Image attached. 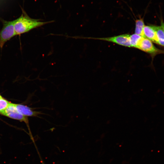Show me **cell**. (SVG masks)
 Returning <instances> with one entry per match:
<instances>
[{
	"label": "cell",
	"instance_id": "6da1fadb",
	"mask_svg": "<svg viewBox=\"0 0 164 164\" xmlns=\"http://www.w3.org/2000/svg\"><path fill=\"white\" fill-rule=\"evenodd\" d=\"M53 22L41 21L39 19H32L26 14H22L19 18L14 20L15 32L16 35H20Z\"/></svg>",
	"mask_w": 164,
	"mask_h": 164
},
{
	"label": "cell",
	"instance_id": "7a4b0ae2",
	"mask_svg": "<svg viewBox=\"0 0 164 164\" xmlns=\"http://www.w3.org/2000/svg\"><path fill=\"white\" fill-rule=\"evenodd\" d=\"M14 20L4 21L0 31V47L2 48L5 43L16 35L14 27Z\"/></svg>",
	"mask_w": 164,
	"mask_h": 164
},
{
	"label": "cell",
	"instance_id": "3957f363",
	"mask_svg": "<svg viewBox=\"0 0 164 164\" xmlns=\"http://www.w3.org/2000/svg\"><path fill=\"white\" fill-rule=\"evenodd\" d=\"M136 48L149 54L152 57L158 54L164 53V50L157 48L152 41L143 37L138 41Z\"/></svg>",
	"mask_w": 164,
	"mask_h": 164
},
{
	"label": "cell",
	"instance_id": "277c9868",
	"mask_svg": "<svg viewBox=\"0 0 164 164\" xmlns=\"http://www.w3.org/2000/svg\"><path fill=\"white\" fill-rule=\"evenodd\" d=\"M0 114L9 118L25 122L29 128V120L27 116L19 113L14 106V104L10 103L6 108L0 112Z\"/></svg>",
	"mask_w": 164,
	"mask_h": 164
},
{
	"label": "cell",
	"instance_id": "5b68a950",
	"mask_svg": "<svg viewBox=\"0 0 164 164\" xmlns=\"http://www.w3.org/2000/svg\"><path fill=\"white\" fill-rule=\"evenodd\" d=\"M130 35L123 34L117 36L104 38H87L99 39L111 42L122 46L132 47L130 39Z\"/></svg>",
	"mask_w": 164,
	"mask_h": 164
},
{
	"label": "cell",
	"instance_id": "8992f818",
	"mask_svg": "<svg viewBox=\"0 0 164 164\" xmlns=\"http://www.w3.org/2000/svg\"><path fill=\"white\" fill-rule=\"evenodd\" d=\"M14 105L17 111L25 116L38 117L39 115L43 114L41 111H34L32 108L26 106L14 104Z\"/></svg>",
	"mask_w": 164,
	"mask_h": 164
},
{
	"label": "cell",
	"instance_id": "52a82bcc",
	"mask_svg": "<svg viewBox=\"0 0 164 164\" xmlns=\"http://www.w3.org/2000/svg\"><path fill=\"white\" fill-rule=\"evenodd\" d=\"M156 26L154 25L145 26L143 32L145 38L158 44V40L156 34Z\"/></svg>",
	"mask_w": 164,
	"mask_h": 164
},
{
	"label": "cell",
	"instance_id": "ba28073f",
	"mask_svg": "<svg viewBox=\"0 0 164 164\" xmlns=\"http://www.w3.org/2000/svg\"><path fill=\"white\" fill-rule=\"evenodd\" d=\"M156 31L158 44L164 47V22L162 20L161 25L156 26Z\"/></svg>",
	"mask_w": 164,
	"mask_h": 164
},
{
	"label": "cell",
	"instance_id": "9c48e42d",
	"mask_svg": "<svg viewBox=\"0 0 164 164\" xmlns=\"http://www.w3.org/2000/svg\"><path fill=\"white\" fill-rule=\"evenodd\" d=\"M135 33L145 37L143 32V28L145 26L144 18L136 19L135 21Z\"/></svg>",
	"mask_w": 164,
	"mask_h": 164
},
{
	"label": "cell",
	"instance_id": "30bf717a",
	"mask_svg": "<svg viewBox=\"0 0 164 164\" xmlns=\"http://www.w3.org/2000/svg\"><path fill=\"white\" fill-rule=\"evenodd\" d=\"M142 36L135 33L130 35L132 47L135 48L138 41Z\"/></svg>",
	"mask_w": 164,
	"mask_h": 164
},
{
	"label": "cell",
	"instance_id": "8fae6325",
	"mask_svg": "<svg viewBox=\"0 0 164 164\" xmlns=\"http://www.w3.org/2000/svg\"><path fill=\"white\" fill-rule=\"evenodd\" d=\"M10 102L2 98L0 99V112L5 109Z\"/></svg>",
	"mask_w": 164,
	"mask_h": 164
},
{
	"label": "cell",
	"instance_id": "7c38bea8",
	"mask_svg": "<svg viewBox=\"0 0 164 164\" xmlns=\"http://www.w3.org/2000/svg\"><path fill=\"white\" fill-rule=\"evenodd\" d=\"M2 98V96L0 95V99Z\"/></svg>",
	"mask_w": 164,
	"mask_h": 164
},
{
	"label": "cell",
	"instance_id": "4fadbf2b",
	"mask_svg": "<svg viewBox=\"0 0 164 164\" xmlns=\"http://www.w3.org/2000/svg\"><path fill=\"white\" fill-rule=\"evenodd\" d=\"M1 152V149L0 147V152Z\"/></svg>",
	"mask_w": 164,
	"mask_h": 164
}]
</instances>
